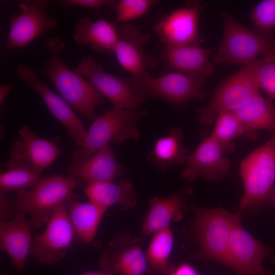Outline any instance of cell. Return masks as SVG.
Returning <instances> with one entry per match:
<instances>
[{
  "mask_svg": "<svg viewBox=\"0 0 275 275\" xmlns=\"http://www.w3.org/2000/svg\"><path fill=\"white\" fill-rule=\"evenodd\" d=\"M45 48L48 56L40 72L53 83L72 108L93 121L98 117L95 108L103 103L104 96L88 80L70 69L62 60L59 54L64 43L59 38L49 39Z\"/></svg>",
  "mask_w": 275,
  "mask_h": 275,
  "instance_id": "6da1fadb",
  "label": "cell"
},
{
  "mask_svg": "<svg viewBox=\"0 0 275 275\" xmlns=\"http://www.w3.org/2000/svg\"><path fill=\"white\" fill-rule=\"evenodd\" d=\"M146 113L145 108L133 111L114 106L98 116L87 130L82 145L72 151V162L87 159L109 142L121 144L128 139L138 140V123Z\"/></svg>",
  "mask_w": 275,
  "mask_h": 275,
  "instance_id": "7a4b0ae2",
  "label": "cell"
},
{
  "mask_svg": "<svg viewBox=\"0 0 275 275\" xmlns=\"http://www.w3.org/2000/svg\"><path fill=\"white\" fill-rule=\"evenodd\" d=\"M78 184L79 181L70 175L42 178L31 189L17 190L13 203L18 212L29 215L34 230L46 224L53 210L72 198V191Z\"/></svg>",
  "mask_w": 275,
  "mask_h": 275,
  "instance_id": "3957f363",
  "label": "cell"
},
{
  "mask_svg": "<svg viewBox=\"0 0 275 275\" xmlns=\"http://www.w3.org/2000/svg\"><path fill=\"white\" fill-rule=\"evenodd\" d=\"M243 193L238 213L269 201L275 184V133L240 162Z\"/></svg>",
  "mask_w": 275,
  "mask_h": 275,
  "instance_id": "277c9868",
  "label": "cell"
},
{
  "mask_svg": "<svg viewBox=\"0 0 275 275\" xmlns=\"http://www.w3.org/2000/svg\"><path fill=\"white\" fill-rule=\"evenodd\" d=\"M223 37L216 53L212 58L214 63L245 64L263 55L275 45V39L264 32L247 29L223 11Z\"/></svg>",
  "mask_w": 275,
  "mask_h": 275,
  "instance_id": "5b68a950",
  "label": "cell"
},
{
  "mask_svg": "<svg viewBox=\"0 0 275 275\" xmlns=\"http://www.w3.org/2000/svg\"><path fill=\"white\" fill-rule=\"evenodd\" d=\"M258 60L256 59L243 65L215 89L207 105L197 110L199 120L202 124L210 125L221 113L234 112L259 93L257 79Z\"/></svg>",
  "mask_w": 275,
  "mask_h": 275,
  "instance_id": "8992f818",
  "label": "cell"
},
{
  "mask_svg": "<svg viewBox=\"0 0 275 275\" xmlns=\"http://www.w3.org/2000/svg\"><path fill=\"white\" fill-rule=\"evenodd\" d=\"M194 229L199 243L195 257L226 266L229 240L237 213L222 207L213 209L196 208Z\"/></svg>",
  "mask_w": 275,
  "mask_h": 275,
  "instance_id": "52a82bcc",
  "label": "cell"
},
{
  "mask_svg": "<svg viewBox=\"0 0 275 275\" xmlns=\"http://www.w3.org/2000/svg\"><path fill=\"white\" fill-rule=\"evenodd\" d=\"M134 93L146 99L154 97L177 107H182L193 99L202 100L206 93L202 85L184 74L171 71L161 76L152 77L146 72L129 76Z\"/></svg>",
  "mask_w": 275,
  "mask_h": 275,
  "instance_id": "ba28073f",
  "label": "cell"
},
{
  "mask_svg": "<svg viewBox=\"0 0 275 275\" xmlns=\"http://www.w3.org/2000/svg\"><path fill=\"white\" fill-rule=\"evenodd\" d=\"M75 233L65 203L52 213L43 232L33 239L31 254L38 262L58 264L67 254Z\"/></svg>",
  "mask_w": 275,
  "mask_h": 275,
  "instance_id": "9c48e42d",
  "label": "cell"
},
{
  "mask_svg": "<svg viewBox=\"0 0 275 275\" xmlns=\"http://www.w3.org/2000/svg\"><path fill=\"white\" fill-rule=\"evenodd\" d=\"M46 0L22 1L19 13H11L6 45L7 51L23 48L38 37L54 29L58 21L50 17L45 8Z\"/></svg>",
  "mask_w": 275,
  "mask_h": 275,
  "instance_id": "30bf717a",
  "label": "cell"
},
{
  "mask_svg": "<svg viewBox=\"0 0 275 275\" xmlns=\"http://www.w3.org/2000/svg\"><path fill=\"white\" fill-rule=\"evenodd\" d=\"M270 254L268 247L243 228L237 212L230 235L226 266L238 275H274L262 265L263 259Z\"/></svg>",
  "mask_w": 275,
  "mask_h": 275,
  "instance_id": "8fae6325",
  "label": "cell"
},
{
  "mask_svg": "<svg viewBox=\"0 0 275 275\" xmlns=\"http://www.w3.org/2000/svg\"><path fill=\"white\" fill-rule=\"evenodd\" d=\"M73 70L88 80L114 106L134 111L147 100L134 93L129 79L105 72L102 65L90 56H84Z\"/></svg>",
  "mask_w": 275,
  "mask_h": 275,
  "instance_id": "7c38bea8",
  "label": "cell"
},
{
  "mask_svg": "<svg viewBox=\"0 0 275 275\" xmlns=\"http://www.w3.org/2000/svg\"><path fill=\"white\" fill-rule=\"evenodd\" d=\"M206 5L194 3L164 14L153 26L165 47L199 45V18Z\"/></svg>",
  "mask_w": 275,
  "mask_h": 275,
  "instance_id": "4fadbf2b",
  "label": "cell"
},
{
  "mask_svg": "<svg viewBox=\"0 0 275 275\" xmlns=\"http://www.w3.org/2000/svg\"><path fill=\"white\" fill-rule=\"evenodd\" d=\"M16 73L40 95L50 113L66 129L75 146H81L87 129L71 106L45 85L31 65L20 64Z\"/></svg>",
  "mask_w": 275,
  "mask_h": 275,
  "instance_id": "5bb4252c",
  "label": "cell"
},
{
  "mask_svg": "<svg viewBox=\"0 0 275 275\" xmlns=\"http://www.w3.org/2000/svg\"><path fill=\"white\" fill-rule=\"evenodd\" d=\"M117 42L114 53L120 65L130 74L137 76L147 72L149 68L156 67L158 59L149 56L146 51V45L150 36L141 32L130 23L117 25Z\"/></svg>",
  "mask_w": 275,
  "mask_h": 275,
  "instance_id": "9a60e30c",
  "label": "cell"
},
{
  "mask_svg": "<svg viewBox=\"0 0 275 275\" xmlns=\"http://www.w3.org/2000/svg\"><path fill=\"white\" fill-rule=\"evenodd\" d=\"M18 133L19 138L14 142L9 158L24 162L40 175L63 151L59 147L58 137L51 141L41 138L27 125Z\"/></svg>",
  "mask_w": 275,
  "mask_h": 275,
  "instance_id": "2e32d148",
  "label": "cell"
},
{
  "mask_svg": "<svg viewBox=\"0 0 275 275\" xmlns=\"http://www.w3.org/2000/svg\"><path fill=\"white\" fill-rule=\"evenodd\" d=\"M222 148L210 134L189 155L186 166L182 171V177L190 182L199 176L210 181H218L227 175L230 162L224 156Z\"/></svg>",
  "mask_w": 275,
  "mask_h": 275,
  "instance_id": "e0dca14e",
  "label": "cell"
},
{
  "mask_svg": "<svg viewBox=\"0 0 275 275\" xmlns=\"http://www.w3.org/2000/svg\"><path fill=\"white\" fill-rule=\"evenodd\" d=\"M101 268L109 266L117 275H144L147 271L146 254L136 239L120 235L100 255Z\"/></svg>",
  "mask_w": 275,
  "mask_h": 275,
  "instance_id": "ac0fdd59",
  "label": "cell"
},
{
  "mask_svg": "<svg viewBox=\"0 0 275 275\" xmlns=\"http://www.w3.org/2000/svg\"><path fill=\"white\" fill-rule=\"evenodd\" d=\"M211 52L196 45L165 47L163 59L169 70L187 75L204 86L215 71L209 59Z\"/></svg>",
  "mask_w": 275,
  "mask_h": 275,
  "instance_id": "d6986e66",
  "label": "cell"
},
{
  "mask_svg": "<svg viewBox=\"0 0 275 275\" xmlns=\"http://www.w3.org/2000/svg\"><path fill=\"white\" fill-rule=\"evenodd\" d=\"M67 170L70 176L90 183L113 181L123 173L124 168L118 162L114 151L106 144L87 159L72 162Z\"/></svg>",
  "mask_w": 275,
  "mask_h": 275,
  "instance_id": "ffe728a7",
  "label": "cell"
},
{
  "mask_svg": "<svg viewBox=\"0 0 275 275\" xmlns=\"http://www.w3.org/2000/svg\"><path fill=\"white\" fill-rule=\"evenodd\" d=\"M31 227L24 214L18 212L9 220L0 224L1 250L7 253L14 266L23 268L31 254L32 240Z\"/></svg>",
  "mask_w": 275,
  "mask_h": 275,
  "instance_id": "44dd1931",
  "label": "cell"
},
{
  "mask_svg": "<svg viewBox=\"0 0 275 275\" xmlns=\"http://www.w3.org/2000/svg\"><path fill=\"white\" fill-rule=\"evenodd\" d=\"M73 39L81 46L103 53H114L118 35L116 24L101 18L96 21L84 17L74 28Z\"/></svg>",
  "mask_w": 275,
  "mask_h": 275,
  "instance_id": "7402d4cb",
  "label": "cell"
},
{
  "mask_svg": "<svg viewBox=\"0 0 275 275\" xmlns=\"http://www.w3.org/2000/svg\"><path fill=\"white\" fill-rule=\"evenodd\" d=\"M233 112L240 121L247 139H253L258 130L275 133V107L271 100L264 98L259 93Z\"/></svg>",
  "mask_w": 275,
  "mask_h": 275,
  "instance_id": "603a6c76",
  "label": "cell"
},
{
  "mask_svg": "<svg viewBox=\"0 0 275 275\" xmlns=\"http://www.w3.org/2000/svg\"><path fill=\"white\" fill-rule=\"evenodd\" d=\"M85 193L90 202L106 210L114 205H119L124 210H128L136 203L133 185L125 179L117 184L113 181L88 183Z\"/></svg>",
  "mask_w": 275,
  "mask_h": 275,
  "instance_id": "cb8c5ba5",
  "label": "cell"
},
{
  "mask_svg": "<svg viewBox=\"0 0 275 275\" xmlns=\"http://www.w3.org/2000/svg\"><path fill=\"white\" fill-rule=\"evenodd\" d=\"M184 136L180 128L171 127L167 135L158 139L152 150L147 157L148 161L155 168L164 171L173 164H182L186 162L188 149L182 143Z\"/></svg>",
  "mask_w": 275,
  "mask_h": 275,
  "instance_id": "d4e9b609",
  "label": "cell"
},
{
  "mask_svg": "<svg viewBox=\"0 0 275 275\" xmlns=\"http://www.w3.org/2000/svg\"><path fill=\"white\" fill-rule=\"evenodd\" d=\"M150 209L142 226L145 235L154 234L169 228L172 221L182 218L183 201L178 194L163 198L152 197L149 200Z\"/></svg>",
  "mask_w": 275,
  "mask_h": 275,
  "instance_id": "484cf974",
  "label": "cell"
},
{
  "mask_svg": "<svg viewBox=\"0 0 275 275\" xmlns=\"http://www.w3.org/2000/svg\"><path fill=\"white\" fill-rule=\"evenodd\" d=\"M69 217L76 235L85 243L95 237L106 210L91 202H80L73 197L65 203Z\"/></svg>",
  "mask_w": 275,
  "mask_h": 275,
  "instance_id": "4316f807",
  "label": "cell"
},
{
  "mask_svg": "<svg viewBox=\"0 0 275 275\" xmlns=\"http://www.w3.org/2000/svg\"><path fill=\"white\" fill-rule=\"evenodd\" d=\"M173 246L169 228L154 234L146 253L148 275H169L174 267L169 262Z\"/></svg>",
  "mask_w": 275,
  "mask_h": 275,
  "instance_id": "83f0119b",
  "label": "cell"
},
{
  "mask_svg": "<svg viewBox=\"0 0 275 275\" xmlns=\"http://www.w3.org/2000/svg\"><path fill=\"white\" fill-rule=\"evenodd\" d=\"M42 178L24 162L9 158L6 164V171L0 175L1 190L6 192L32 187Z\"/></svg>",
  "mask_w": 275,
  "mask_h": 275,
  "instance_id": "f1b7e54d",
  "label": "cell"
},
{
  "mask_svg": "<svg viewBox=\"0 0 275 275\" xmlns=\"http://www.w3.org/2000/svg\"><path fill=\"white\" fill-rule=\"evenodd\" d=\"M214 129L210 134L224 153H231L235 149L233 140L239 136H245L244 129L233 112L219 114Z\"/></svg>",
  "mask_w": 275,
  "mask_h": 275,
  "instance_id": "f546056e",
  "label": "cell"
},
{
  "mask_svg": "<svg viewBox=\"0 0 275 275\" xmlns=\"http://www.w3.org/2000/svg\"><path fill=\"white\" fill-rule=\"evenodd\" d=\"M257 79L259 89L266 92L268 99H275V45L259 59Z\"/></svg>",
  "mask_w": 275,
  "mask_h": 275,
  "instance_id": "4dcf8cb0",
  "label": "cell"
},
{
  "mask_svg": "<svg viewBox=\"0 0 275 275\" xmlns=\"http://www.w3.org/2000/svg\"><path fill=\"white\" fill-rule=\"evenodd\" d=\"M159 1L156 0H121L118 1L114 9L116 18L114 22L117 25L128 23L146 14Z\"/></svg>",
  "mask_w": 275,
  "mask_h": 275,
  "instance_id": "1f68e13d",
  "label": "cell"
},
{
  "mask_svg": "<svg viewBox=\"0 0 275 275\" xmlns=\"http://www.w3.org/2000/svg\"><path fill=\"white\" fill-rule=\"evenodd\" d=\"M250 19L253 24L262 32L275 28V0L260 2L251 11Z\"/></svg>",
  "mask_w": 275,
  "mask_h": 275,
  "instance_id": "d6a6232c",
  "label": "cell"
},
{
  "mask_svg": "<svg viewBox=\"0 0 275 275\" xmlns=\"http://www.w3.org/2000/svg\"><path fill=\"white\" fill-rule=\"evenodd\" d=\"M118 1L114 0H64L61 3L64 6L79 5L94 9L98 10L103 6L114 8Z\"/></svg>",
  "mask_w": 275,
  "mask_h": 275,
  "instance_id": "836d02e7",
  "label": "cell"
},
{
  "mask_svg": "<svg viewBox=\"0 0 275 275\" xmlns=\"http://www.w3.org/2000/svg\"><path fill=\"white\" fill-rule=\"evenodd\" d=\"M1 222L10 219L12 217V210H17L13 203V200L7 197L5 192L0 191Z\"/></svg>",
  "mask_w": 275,
  "mask_h": 275,
  "instance_id": "e575fe53",
  "label": "cell"
},
{
  "mask_svg": "<svg viewBox=\"0 0 275 275\" xmlns=\"http://www.w3.org/2000/svg\"><path fill=\"white\" fill-rule=\"evenodd\" d=\"M169 275H201L192 265L183 263L174 267Z\"/></svg>",
  "mask_w": 275,
  "mask_h": 275,
  "instance_id": "d590c367",
  "label": "cell"
},
{
  "mask_svg": "<svg viewBox=\"0 0 275 275\" xmlns=\"http://www.w3.org/2000/svg\"><path fill=\"white\" fill-rule=\"evenodd\" d=\"M81 275H117L112 268L109 266L101 268V269L95 271H87Z\"/></svg>",
  "mask_w": 275,
  "mask_h": 275,
  "instance_id": "8d00e7d4",
  "label": "cell"
},
{
  "mask_svg": "<svg viewBox=\"0 0 275 275\" xmlns=\"http://www.w3.org/2000/svg\"><path fill=\"white\" fill-rule=\"evenodd\" d=\"M12 89L11 84H2L0 86V104H1Z\"/></svg>",
  "mask_w": 275,
  "mask_h": 275,
  "instance_id": "74e56055",
  "label": "cell"
},
{
  "mask_svg": "<svg viewBox=\"0 0 275 275\" xmlns=\"http://www.w3.org/2000/svg\"><path fill=\"white\" fill-rule=\"evenodd\" d=\"M269 201L272 202L275 205V188L273 189L270 194Z\"/></svg>",
  "mask_w": 275,
  "mask_h": 275,
  "instance_id": "f35d334b",
  "label": "cell"
},
{
  "mask_svg": "<svg viewBox=\"0 0 275 275\" xmlns=\"http://www.w3.org/2000/svg\"><path fill=\"white\" fill-rule=\"evenodd\" d=\"M1 275H3V274H1Z\"/></svg>",
  "mask_w": 275,
  "mask_h": 275,
  "instance_id": "ab89813d",
  "label": "cell"
}]
</instances>
